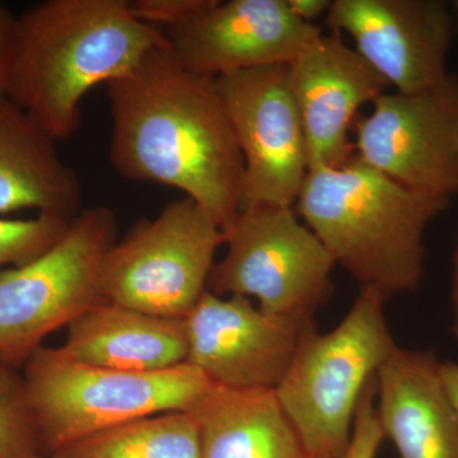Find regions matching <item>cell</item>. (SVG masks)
Wrapping results in <instances>:
<instances>
[{
	"label": "cell",
	"instance_id": "cell-1",
	"mask_svg": "<svg viewBox=\"0 0 458 458\" xmlns=\"http://www.w3.org/2000/svg\"><path fill=\"white\" fill-rule=\"evenodd\" d=\"M106 89L117 174L180 190L227 229L242 209L245 164L216 78L183 68L167 45Z\"/></svg>",
	"mask_w": 458,
	"mask_h": 458
},
{
	"label": "cell",
	"instance_id": "cell-2",
	"mask_svg": "<svg viewBox=\"0 0 458 458\" xmlns=\"http://www.w3.org/2000/svg\"><path fill=\"white\" fill-rule=\"evenodd\" d=\"M167 45L165 32L131 16L129 0H47L17 16L7 96L54 140H68L90 89Z\"/></svg>",
	"mask_w": 458,
	"mask_h": 458
},
{
	"label": "cell",
	"instance_id": "cell-3",
	"mask_svg": "<svg viewBox=\"0 0 458 458\" xmlns=\"http://www.w3.org/2000/svg\"><path fill=\"white\" fill-rule=\"evenodd\" d=\"M295 204L336 264L388 298L420 286L424 233L450 198L405 188L352 157L310 170Z\"/></svg>",
	"mask_w": 458,
	"mask_h": 458
},
{
	"label": "cell",
	"instance_id": "cell-4",
	"mask_svg": "<svg viewBox=\"0 0 458 458\" xmlns=\"http://www.w3.org/2000/svg\"><path fill=\"white\" fill-rule=\"evenodd\" d=\"M22 369L41 454L47 456L138 419L192 411L214 385L189 361L132 372L78 363L45 346Z\"/></svg>",
	"mask_w": 458,
	"mask_h": 458
},
{
	"label": "cell",
	"instance_id": "cell-5",
	"mask_svg": "<svg viewBox=\"0 0 458 458\" xmlns=\"http://www.w3.org/2000/svg\"><path fill=\"white\" fill-rule=\"evenodd\" d=\"M386 295L360 286L335 328L304 330L291 366L276 387L280 405L313 458H340L351 441L361 394L393 354Z\"/></svg>",
	"mask_w": 458,
	"mask_h": 458
},
{
	"label": "cell",
	"instance_id": "cell-6",
	"mask_svg": "<svg viewBox=\"0 0 458 458\" xmlns=\"http://www.w3.org/2000/svg\"><path fill=\"white\" fill-rule=\"evenodd\" d=\"M116 231L113 209L86 208L47 252L0 274V360L22 369L50 334L106 303L102 265Z\"/></svg>",
	"mask_w": 458,
	"mask_h": 458
},
{
	"label": "cell",
	"instance_id": "cell-7",
	"mask_svg": "<svg viewBox=\"0 0 458 458\" xmlns=\"http://www.w3.org/2000/svg\"><path fill=\"white\" fill-rule=\"evenodd\" d=\"M223 233L227 252L214 264L208 292L254 297L262 312L280 318H313L327 303L336 262L293 207L242 208Z\"/></svg>",
	"mask_w": 458,
	"mask_h": 458
},
{
	"label": "cell",
	"instance_id": "cell-8",
	"mask_svg": "<svg viewBox=\"0 0 458 458\" xmlns=\"http://www.w3.org/2000/svg\"><path fill=\"white\" fill-rule=\"evenodd\" d=\"M225 233L191 199L165 205L108 250L102 292L108 303L185 319L201 295Z\"/></svg>",
	"mask_w": 458,
	"mask_h": 458
},
{
	"label": "cell",
	"instance_id": "cell-9",
	"mask_svg": "<svg viewBox=\"0 0 458 458\" xmlns=\"http://www.w3.org/2000/svg\"><path fill=\"white\" fill-rule=\"evenodd\" d=\"M354 123V157L400 185L458 194V78L417 93H384Z\"/></svg>",
	"mask_w": 458,
	"mask_h": 458
},
{
	"label": "cell",
	"instance_id": "cell-10",
	"mask_svg": "<svg viewBox=\"0 0 458 458\" xmlns=\"http://www.w3.org/2000/svg\"><path fill=\"white\" fill-rule=\"evenodd\" d=\"M245 164L242 208L293 207L310 165L288 65L216 78Z\"/></svg>",
	"mask_w": 458,
	"mask_h": 458
},
{
	"label": "cell",
	"instance_id": "cell-11",
	"mask_svg": "<svg viewBox=\"0 0 458 458\" xmlns=\"http://www.w3.org/2000/svg\"><path fill=\"white\" fill-rule=\"evenodd\" d=\"M183 321L188 361L213 384L276 390L313 318L267 315L249 298L207 291Z\"/></svg>",
	"mask_w": 458,
	"mask_h": 458
},
{
	"label": "cell",
	"instance_id": "cell-12",
	"mask_svg": "<svg viewBox=\"0 0 458 458\" xmlns=\"http://www.w3.org/2000/svg\"><path fill=\"white\" fill-rule=\"evenodd\" d=\"M327 23L396 92L445 83L454 21L442 0H333Z\"/></svg>",
	"mask_w": 458,
	"mask_h": 458
},
{
	"label": "cell",
	"instance_id": "cell-13",
	"mask_svg": "<svg viewBox=\"0 0 458 458\" xmlns=\"http://www.w3.org/2000/svg\"><path fill=\"white\" fill-rule=\"evenodd\" d=\"M321 33L295 17L285 0H216L189 25L165 31L177 62L209 78L292 64Z\"/></svg>",
	"mask_w": 458,
	"mask_h": 458
},
{
	"label": "cell",
	"instance_id": "cell-14",
	"mask_svg": "<svg viewBox=\"0 0 458 458\" xmlns=\"http://www.w3.org/2000/svg\"><path fill=\"white\" fill-rule=\"evenodd\" d=\"M342 35L321 33L288 65L310 170L337 167L354 157L351 131L358 113L384 95L388 86Z\"/></svg>",
	"mask_w": 458,
	"mask_h": 458
},
{
	"label": "cell",
	"instance_id": "cell-15",
	"mask_svg": "<svg viewBox=\"0 0 458 458\" xmlns=\"http://www.w3.org/2000/svg\"><path fill=\"white\" fill-rule=\"evenodd\" d=\"M376 403L400 458H458V415L433 352L397 346L377 372Z\"/></svg>",
	"mask_w": 458,
	"mask_h": 458
},
{
	"label": "cell",
	"instance_id": "cell-16",
	"mask_svg": "<svg viewBox=\"0 0 458 458\" xmlns=\"http://www.w3.org/2000/svg\"><path fill=\"white\" fill-rule=\"evenodd\" d=\"M57 351L89 366L132 372L174 369L188 361L183 319L158 318L101 303L74 319Z\"/></svg>",
	"mask_w": 458,
	"mask_h": 458
},
{
	"label": "cell",
	"instance_id": "cell-17",
	"mask_svg": "<svg viewBox=\"0 0 458 458\" xmlns=\"http://www.w3.org/2000/svg\"><path fill=\"white\" fill-rule=\"evenodd\" d=\"M55 143L8 96H0V214L33 209L72 219L80 212V179Z\"/></svg>",
	"mask_w": 458,
	"mask_h": 458
},
{
	"label": "cell",
	"instance_id": "cell-18",
	"mask_svg": "<svg viewBox=\"0 0 458 458\" xmlns=\"http://www.w3.org/2000/svg\"><path fill=\"white\" fill-rule=\"evenodd\" d=\"M200 458H313L274 388L213 385L192 410Z\"/></svg>",
	"mask_w": 458,
	"mask_h": 458
},
{
	"label": "cell",
	"instance_id": "cell-19",
	"mask_svg": "<svg viewBox=\"0 0 458 458\" xmlns=\"http://www.w3.org/2000/svg\"><path fill=\"white\" fill-rule=\"evenodd\" d=\"M50 457L200 458V434L192 412H162L95 434Z\"/></svg>",
	"mask_w": 458,
	"mask_h": 458
},
{
	"label": "cell",
	"instance_id": "cell-20",
	"mask_svg": "<svg viewBox=\"0 0 458 458\" xmlns=\"http://www.w3.org/2000/svg\"><path fill=\"white\" fill-rule=\"evenodd\" d=\"M40 454L22 372L0 360V458H33Z\"/></svg>",
	"mask_w": 458,
	"mask_h": 458
},
{
	"label": "cell",
	"instance_id": "cell-21",
	"mask_svg": "<svg viewBox=\"0 0 458 458\" xmlns=\"http://www.w3.org/2000/svg\"><path fill=\"white\" fill-rule=\"evenodd\" d=\"M69 222L51 214L31 219L0 218V274L47 252L65 233Z\"/></svg>",
	"mask_w": 458,
	"mask_h": 458
},
{
	"label": "cell",
	"instance_id": "cell-22",
	"mask_svg": "<svg viewBox=\"0 0 458 458\" xmlns=\"http://www.w3.org/2000/svg\"><path fill=\"white\" fill-rule=\"evenodd\" d=\"M216 0H129V11L140 22L158 29L189 25L216 4Z\"/></svg>",
	"mask_w": 458,
	"mask_h": 458
},
{
	"label": "cell",
	"instance_id": "cell-23",
	"mask_svg": "<svg viewBox=\"0 0 458 458\" xmlns=\"http://www.w3.org/2000/svg\"><path fill=\"white\" fill-rule=\"evenodd\" d=\"M385 436L376 411V377L361 394L351 441L340 458H377Z\"/></svg>",
	"mask_w": 458,
	"mask_h": 458
},
{
	"label": "cell",
	"instance_id": "cell-24",
	"mask_svg": "<svg viewBox=\"0 0 458 458\" xmlns=\"http://www.w3.org/2000/svg\"><path fill=\"white\" fill-rule=\"evenodd\" d=\"M17 16L0 3V96H7L16 47Z\"/></svg>",
	"mask_w": 458,
	"mask_h": 458
},
{
	"label": "cell",
	"instance_id": "cell-25",
	"mask_svg": "<svg viewBox=\"0 0 458 458\" xmlns=\"http://www.w3.org/2000/svg\"><path fill=\"white\" fill-rule=\"evenodd\" d=\"M289 11L306 23H311L321 16H327L331 0H285Z\"/></svg>",
	"mask_w": 458,
	"mask_h": 458
},
{
	"label": "cell",
	"instance_id": "cell-26",
	"mask_svg": "<svg viewBox=\"0 0 458 458\" xmlns=\"http://www.w3.org/2000/svg\"><path fill=\"white\" fill-rule=\"evenodd\" d=\"M441 377L458 415V363L452 360L441 361Z\"/></svg>",
	"mask_w": 458,
	"mask_h": 458
},
{
	"label": "cell",
	"instance_id": "cell-27",
	"mask_svg": "<svg viewBox=\"0 0 458 458\" xmlns=\"http://www.w3.org/2000/svg\"><path fill=\"white\" fill-rule=\"evenodd\" d=\"M452 298H454V325L452 331L458 342V236L457 245L454 254V291H452Z\"/></svg>",
	"mask_w": 458,
	"mask_h": 458
},
{
	"label": "cell",
	"instance_id": "cell-28",
	"mask_svg": "<svg viewBox=\"0 0 458 458\" xmlns=\"http://www.w3.org/2000/svg\"><path fill=\"white\" fill-rule=\"evenodd\" d=\"M33 458H53V457H50V456H47V454H38V456H35Z\"/></svg>",
	"mask_w": 458,
	"mask_h": 458
},
{
	"label": "cell",
	"instance_id": "cell-29",
	"mask_svg": "<svg viewBox=\"0 0 458 458\" xmlns=\"http://www.w3.org/2000/svg\"><path fill=\"white\" fill-rule=\"evenodd\" d=\"M318 458H333V457H330V456H321V457H318Z\"/></svg>",
	"mask_w": 458,
	"mask_h": 458
},
{
	"label": "cell",
	"instance_id": "cell-30",
	"mask_svg": "<svg viewBox=\"0 0 458 458\" xmlns=\"http://www.w3.org/2000/svg\"><path fill=\"white\" fill-rule=\"evenodd\" d=\"M457 9H458V2H457Z\"/></svg>",
	"mask_w": 458,
	"mask_h": 458
}]
</instances>
